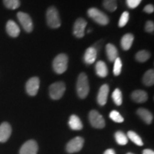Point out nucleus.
Wrapping results in <instances>:
<instances>
[{
	"instance_id": "b1692460",
	"label": "nucleus",
	"mask_w": 154,
	"mask_h": 154,
	"mask_svg": "<svg viewBox=\"0 0 154 154\" xmlns=\"http://www.w3.org/2000/svg\"><path fill=\"white\" fill-rule=\"evenodd\" d=\"M135 57H136V59L138 62H146L151 57V54L148 51H146V50H141V51L137 52Z\"/></svg>"
},
{
	"instance_id": "0eeeda50",
	"label": "nucleus",
	"mask_w": 154,
	"mask_h": 154,
	"mask_svg": "<svg viewBox=\"0 0 154 154\" xmlns=\"http://www.w3.org/2000/svg\"><path fill=\"white\" fill-rule=\"evenodd\" d=\"M88 119L91 126L96 128H103L105 126V120L102 115L96 110L90 111Z\"/></svg>"
},
{
	"instance_id": "6ab92c4d",
	"label": "nucleus",
	"mask_w": 154,
	"mask_h": 154,
	"mask_svg": "<svg viewBox=\"0 0 154 154\" xmlns=\"http://www.w3.org/2000/svg\"><path fill=\"white\" fill-rule=\"evenodd\" d=\"M106 52L109 61H114L118 57V50L112 44H108L106 46Z\"/></svg>"
},
{
	"instance_id": "f03ea898",
	"label": "nucleus",
	"mask_w": 154,
	"mask_h": 154,
	"mask_svg": "<svg viewBox=\"0 0 154 154\" xmlns=\"http://www.w3.org/2000/svg\"><path fill=\"white\" fill-rule=\"evenodd\" d=\"M47 22L48 26L51 29H57L61 26V19L59 11L54 6L49 7L47 10Z\"/></svg>"
},
{
	"instance_id": "ddd939ff",
	"label": "nucleus",
	"mask_w": 154,
	"mask_h": 154,
	"mask_svg": "<svg viewBox=\"0 0 154 154\" xmlns=\"http://www.w3.org/2000/svg\"><path fill=\"white\" fill-rule=\"evenodd\" d=\"M6 31L11 37L16 38L20 34V28L14 21L9 20L6 24Z\"/></svg>"
},
{
	"instance_id": "c9c22d12",
	"label": "nucleus",
	"mask_w": 154,
	"mask_h": 154,
	"mask_svg": "<svg viewBox=\"0 0 154 154\" xmlns=\"http://www.w3.org/2000/svg\"><path fill=\"white\" fill-rule=\"evenodd\" d=\"M103 154H116V153L113 149H108L104 152Z\"/></svg>"
},
{
	"instance_id": "4468645a",
	"label": "nucleus",
	"mask_w": 154,
	"mask_h": 154,
	"mask_svg": "<svg viewBox=\"0 0 154 154\" xmlns=\"http://www.w3.org/2000/svg\"><path fill=\"white\" fill-rule=\"evenodd\" d=\"M109 92V86L107 84H103L99 88L97 96L98 103L101 106H104L107 102V98Z\"/></svg>"
},
{
	"instance_id": "a211bd4d",
	"label": "nucleus",
	"mask_w": 154,
	"mask_h": 154,
	"mask_svg": "<svg viewBox=\"0 0 154 154\" xmlns=\"http://www.w3.org/2000/svg\"><path fill=\"white\" fill-rule=\"evenodd\" d=\"M134 40V36L132 34H126L124 36H123L121 40V45L122 49L125 51L129 50L131 47Z\"/></svg>"
},
{
	"instance_id": "7c9ffc66",
	"label": "nucleus",
	"mask_w": 154,
	"mask_h": 154,
	"mask_svg": "<svg viewBox=\"0 0 154 154\" xmlns=\"http://www.w3.org/2000/svg\"><path fill=\"white\" fill-rule=\"evenodd\" d=\"M128 20H129V13L128 11H124L122 13L121 16L120 17L119 22V27H124L128 23Z\"/></svg>"
},
{
	"instance_id": "9d476101",
	"label": "nucleus",
	"mask_w": 154,
	"mask_h": 154,
	"mask_svg": "<svg viewBox=\"0 0 154 154\" xmlns=\"http://www.w3.org/2000/svg\"><path fill=\"white\" fill-rule=\"evenodd\" d=\"M87 26V22L84 19H77L74 24L73 33L77 38H82L85 35V29Z\"/></svg>"
},
{
	"instance_id": "dca6fc26",
	"label": "nucleus",
	"mask_w": 154,
	"mask_h": 154,
	"mask_svg": "<svg viewBox=\"0 0 154 154\" xmlns=\"http://www.w3.org/2000/svg\"><path fill=\"white\" fill-rule=\"evenodd\" d=\"M131 99L136 103H144L147 101L148 94L143 90H136L131 94Z\"/></svg>"
},
{
	"instance_id": "f8f14e48",
	"label": "nucleus",
	"mask_w": 154,
	"mask_h": 154,
	"mask_svg": "<svg viewBox=\"0 0 154 154\" xmlns=\"http://www.w3.org/2000/svg\"><path fill=\"white\" fill-rule=\"evenodd\" d=\"M11 134V127L7 122H4L0 125V142L5 143L9 139Z\"/></svg>"
},
{
	"instance_id": "f704fd0d",
	"label": "nucleus",
	"mask_w": 154,
	"mask_h": 154,
	"mask_svg": "<svg viewBox=\"0 0 154 154\" xmlns=\"http://www.w3.org/2000/svg\"><path fill=\"white\" fill-rule=\"evenodd\" d=\"M143 154H154V152L151 149H145L143 150Z\"/></svg>"
},
{
	"instance_id": "9b49d317",
	"label": "nucleus",
	"mask_w": 154,
	"mask_h": 154,
	"mask_svg": "<svg viewBox=\"0 0 154 154\" xmlns=\"http://www.w3.org/2000/svg\"><path fill=\"white\" fill-rule=\"evenodd\" d=\"M38 152V145L34 140L25 142L21 147L19 154H36Z\"/></svg>"
},
{
	"instance_id": "1a4fd4ad",
	"label": "nucleus",
	"mask_w": 154,
	"mask_h": 154,
	"mask_svg": "<svg viewBox=\"0 0 154 154\" xmlns=\"http://www.w3.org/2000/svg\"><path fill=\"white\" fill-rule=\"evenodd\" d=\"M40 81L38 77L34 76L30 78L26 84V91L29 95L31 96H36L39 88Z\"/></svg>"
},
{
	"instance_id": "7ed1b4c3",
	"label": "nucleus",
	"mask_w": 154,
	"mask_h": 154,
	"mask_svg": "<svg viewBox=\"0 0 154 154\" xmlns=\"http://www.w3.org/2000/svg\"><path fill=\"white\" fill-rule=\"evenodd\" d=\"M69 58L65 54H59L53 61V69L58 74L64 73L68 68Z\"/></svg>"
},
{
	"instance_id": "c85d7f7f",
	"label": "nucleus",
	"mask_w": 154,
	"mask_h": 154,
	"mask_svg": "<svg viewBox=\"0 0 154 154\" xmlns=\"http://www.w3.org/2000/svg\"><path fill=\"white\" fill-rule=\"evenodd\" d=\"M121 69H122V63L119 57H117L114 61V65H113V74L115 76H119L121 72Z\"/></svg>"
},
{
	"instance_id": "2f4dec72",
	"label": "nucleus",
	"mask_w": 154,
	"mask_h": 154,
	"mask_svg": "<svg viewBox=\"0 0 154 154\" xmlns=\"http://www.w3.org/2000/svg\"><path fill=\"white\" fill-rule=\"evenodd\" d=\"M142 0H126V5L130 9H135L140 5Z\"/></svg>"
},
{
	"instance_id": "412c9836",
	"label": "nucleus",
	"mask_w": 154,
	"mask_h": 154,
	"mask_svg": "<svg viewBox=\"0 0 154 154\" xmlns=\"http://www.w3.org/2000/svg\"><path fill=\"white\" fill-rule=\"evenodd\" d=\"M96 73L98 76L104 78L108 75L109 70L105 62L103 61H99L96 64Z\"/></svg>"
},
{
	"instance_id": "20e7f679",
	"label": "nucleus",
	"mask_w": 154,
	"mask_h": 154,
	"mask_svg": "<svg viewBox=\"0 0 154 154\" xmlns=\"http://www.w3.org/2000/svg\"><path fill=\"white\" fill-rule=\"evenodd\" d=\"M87 14L90 18H91L94 22L100 25H106L109 23V18L105 13L99 10V9L92 7L88 9Z\"/></svg>"
},
{
	"instance_id": "aec40b11",
	"label": "nucleus",
	"mask_w": 154,
	"mask_h": 154,
	"mask_svg": "<svg viewBox=\"0 0 154 154\" xmlns=\"http://www.w3.org/2000/svg\"><path fill=\"white\" fill-rule=\"evenodd\" d=\"M69 126L74 131H80L83 128L82 121L76 115L71 116L69 121Z\"/></svg>"
},
{
	"instance_id": "e433bc0d",
	"label": "nucleus",
	"mask_w": 154,
	"mask_h": 154,
	"mask_svg": "<svg viewBox=\"0 0 154 154\" xmlns=\"http://www.w3.org/2000/svg\"><path fill=\"white\" fill-rule=\"evenodd\" d=\"M127 154H134V153H128Z\"/></svg>"
},
{
	"instance_id": "a878e982",
	"label": "nucleus",
	"mask_w": 154,
	"mask_h": 154,
	"mask_svg": "<svg viewBox=\"0 0 154 154\" xmlns=\"http://www.w3.org/2000/svg\"><path fill=\"white\" fill-rule=\"evenodd\" d=\"M128 136L133 143L136 144V145L140 146L143 145L142 139L136 132L133 131H129L128 132Z\"/></svg>"
},
{
	"instance_id": "bb28decb",
	"label": "nucleus",
	"mask_w": 154,
	"mask_h": 154,
	"mask_svg": "<svg viewBox=\"0 0 154 154\" xmlns=\"http://www.w3.org/2000/svg\"><path fill=\"white\" fill-rule=\"evenodd\" d=\"M115 138L119 145L124 146L128 143V138H127V136L125 135L124 133L121 131L116 132Z\"/></svg>"
},
{
	"instance_id": "72a5a7b5",
	"label": "nucleus",
	"mask_w": 154,
	"mask_h": 154,
	"mask_svg": "<svg viewBox=\"0 0 154 154\" xmlns=\"http://www.w3.org/2000/svg\"><path fill=\"white\" fill-rule=\"evenodd\" d=\"M143 11H145V12L148 13V14H151V13H153L154 11L153 5H151V4H150V5H147L143 8Z\"/></svg>"
},
{
	"instance_id": "5701e85b",
	"label": "nucleus",
	"mask_w": 154,
	"mask_h": 154,
	"mask_svg": "<svg viewBox=\"0 0 154 154\" xmlns=\"http://www.w3.org/2000/svg\"><path fill=\"white\" fill-rule=\"evenodd\" d=\"M103 6L107 11L113 12L116 10L118 7L117 0H103Z\"/></svg>"
},
{
	"instance_id": "4be33fe9",
	"label": "nucleus",
	"mask_w": 154,
	"mask_h": 154,
	"mask_svg": "<svg viewBox=\"0 0 154 154\" xmlns=\"http://www.w3.org/2000/svg\"><path fill=\"white\" fill-rule=\"evenodd\" d=\"M143 82L146 86H151L154 84V71L153 69H150L147 71L143 75Z\"/></svg>"
},
{
	"instance_id": "423d86ee",
	"label": "nucleus",
	"mask_w": 154,
	"mask_h": 154,
	"mask_svg": "<svg viewBox=\"0 0 154 154\" xmlns=\"http://www.w3.org/2000/svg\"><path fill=\"white\" fill-rule=\"evenodd\" d=\"M17 19H18L19 23L22 25L24 31H26L28 33L32 32L34 25L32 19L29 15L26 13L22 12V11H19L17 13Z\"/></svg>"
},
{
	"instance_id": "c756f323",
	"label": "nucleus",
	"mask_w": 154,
	"mask_h": 154,
	"mask_svg": "<svg viewBox=\"0 0 154 154\" xmlns=\"http://www.w3.org/2000/svg\"><path fill=\"white\" fill-rule=\"evenodd\" d=\"M109 117H110L111 120H113L116 123H122L124 121V118L121 116V115L119 113V111L115 110L111 111L110 114H109Z\"/></svg>"
},
{
	"instance_id": "2eb2a0df",
	"label": "nucleus",
	"mask_w": 154,
	"mask_h": 154,
	"mask_svg": "<svg viewBox=\"0 0 154 154\" xmlns=\"http://www.w3.org/2000/svg\"><path fill=\"white\" fill-rule=\"evenodd\" d=\"M96 57H97V50L94 47H88L84 53V61L87 64H92L96 61Z\"/></svg>"
},
{
	"instance_id": "f257e3e1",
	"label": "nucleus",
	"mask_w": 154,
	"mask_h": 154,
	"mask_svg": "<svg viewBox=\"0 0 154 154\" xmlns=\"http://www.w3.org/2000/svg\"><path fill=\"white\" fill-rule=\"evenodd\" d=\"M76 92L81 99H85L89 93V84L87 75L81 73L76 82Z\"/></svg>"
},
{
	"instance_id": "6e6552de",
	"label": "nucleus",
	"mask_w": 154,
	"mask_h": 154,
	"mask_svg": "<svg viewBox=\"0 0 154 154\" xmlns=\"http://www.w3.org/2000/svg\"><path fill=\"white\" fill-rule=\"evenodd\" d=\"M84 143V140L83 138L80 137V136L75 137L67 143L66 151L69 153H74L79 152L83 148Z\"/></svg>"
},
{
	"instance_id": "393cba45",
	"label": "nucleus",
	"mask_w": 154,
	"mask_h": 154,
	"mask_svg": "<svg viewBox=\"0 0 154 154\" xmlns=\"http://www.w3.org/2000/svg\"><path fill=\"white\" fill-rule=\"evenodd\" d=\"M3 4L6 8L11 10L18 9L21 5L20 0H3Z\"/></svg>"
},
{
	"instance_id": "cd10ccee",
	"label": "nucleus",
	"mask_w": 154,
	"mask_h": 154,
	"mask_svg": "<svg viewBox=\"0 0 154 154\" xmlns=\"http://www.w3.org/2000/svg\"><path fill=\"white\" fill-rule=\"evenodd\" d=\"M112 99L117 106H121L122 103V93L119 88H116L112 94Z\"/></svg>"
},
{
	"instance_id": "f3484780",
	"label": "nucleus",
	"mask_w": 154,
	"mask_h": 154,
	"mask_svg": "<svg viewBox=\"0 0 154 154\" xmlns=\"http://www.w3.org/2000/svg\"><path fill=\"white\" fill-rule=\"evenodd\" d=\"M137 114L139 116L140 119L143 120L146 124H151L153 121V114L150 112L149 110L146 109H143V108H140L137 110Z\"/></svg>"
},
{
	"instance_id": "39448f33",
	"label": "nucleus",
	"mask_w": 154,
	"mask_h": 154,
	"mask_svg": "<svg viewBox=\"0 0 154 154\" xmlns=\"http://www.w3.org/2000/svg\"><path fill=\"white\" fill-rule=\"evenodd\" d=\"M66 91V86L62 82H58L53 83L49 86L50 97L54 100L60 99Z\"/></svg>"
},
{
	"instance_id": "473e14b6",
	"label": "nucleus",
	"mask_w": 154,
	"mask_h": 154,
	"mask_svg": "<svg viewBox=\"0 0 154 154\" xmlns=\"http://www.w3.org/2000/svg\"><path fill=\"white\" fill-rule=\"evenodd\" d=\"M145 30L149 33H153L154 31V23L152 21H148L146 23Z\"/></svg>"
}]
</instances>
